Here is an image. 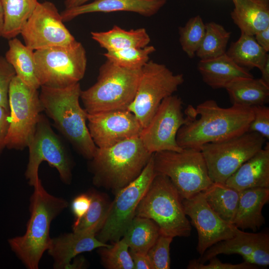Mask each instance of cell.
Wrapping results in <instances>:
<instances>
[{
	"label": "cell",
	"mask_w": 269,
	"mask_h": 269,
	"mask_svg": "<svg viewBox=\"0 0 269 269\" xmlns=\"http://www.w3.org/2000/svg\"><path fill=\"white\" fill-rule=\"evenodd\" d=\"M184 114L186 121L178 131L177 143L182 148L199 149L206 143L226 140L248 132L254 117L252 107L232 105L225 108L211 99L195 108L189 105Z\"/></svg>",
	"instance_id": "cell-1"
},
{
	"label": "cell",
	"mask_w": 269,
	"mask_h": 269,
	"mask_svg": "<svg viewBox=\"0 0 269 269\" xmlns=\"http://www.w3.org/2000/svg\"><path fill=\"white\" fill-rule=\"evenodd\" d=\"M65 199L49 194L41 182L34 187L30 199V218L24 235L8 240L12 251L29 269H38L40 261L51 240L52 221L67 207Z\"/></svg>",
	"instance_id": "cell-2"
},
{
	"label": "cell",
	"mask_w": 269,
	"mask_h": 269,
	"mask_svg": "<svg viewBox=\"0 0 269 269\" xmlns=\"http://www.w3.org/2000/svg\"><path fill=\"white\" fill-rule=\"evenodd\" d=\"M40 88L39 98L43 111L78 152L91 159L97 147L87 127V113L80 104V83L61 88Z\"/></svg>",
	"instance_id": "cell-3"
},
{
	"label": "cell",
	"mask_w": 269,
	"mask_h": 269,
	"mask_svg": "<svg viewBox=\"0 0 269 269\" xmlns=\"http://www.w3.org/2000/svg\"><path fill=\"white\" fill-rule=\"evenodd\" d=\"M152 155L139 136L109 147H97L91 159L93 183L116 194L139 176Z\"/></svg>",
	"instance_id": "cell-4"
},
{
	"label": "cell",
	"mask_w": 269,
	"mask_h": 269,
	"mask_svg": "<svg viewBox=\"0 0 269 269\" xmlns=\"http://www.w3.org/2000/svg\"><path fill=\"white\" fill-rule=\"evenodd\" d=\"M141 69H131L106 61L100 66L96 82L82 91L80 99L88 114L128 110L133 101Z\"/></svg>",
	"instance_id": "cell-5"
},
{
	"label": "cell",
	"mask_w": 269,
	"mask_h": 269,
	"mask_svg": "<svg viewBox=\"0 0 269 269\" xmlns=\"http://www.w3.org/2000/svg\"><path fill=\"white\" fill-rule=\"evenodd\" d=\"M135 216L152 220L158 226L160 234L187 237L191 225L184 212L182 199L166 176L156 174L139 202Z\"/></svg>",
	"instance_id": "cell-6"
},
{
	"label": "cell",
	"mask_w": 269,
	"mask_h": 269,
	"mask_svg": "<svg viewBox=\"0 0 269 269\" xmlns=\"http://www.w3.org/2000/svg\"><path fill=\"white\" fill-rule=\"evenodd\" d=\"M152 158L156 173L167 176L182 200L203 192L213 183L199 149L161 151L153 153Z\"/></svg>",
	"instance_id": "cell-7"
},
{
	"label": "cell",
	"mask_w": 269,
	"mask_h": 269,
	"mask_svg": "<svg viewBox=\"0 0 269 269\" xmlns=\"http://www.w3.org/2000/svg\"><path fill=\"white\" fill-rule=\"evenodd\" d=\"M36 73L41 86L64 88L78 83L85 74L87 59L81 43L34 51Z\"/></svg>",
	"instance_id": "cell-8"
},
{
	"label": "cell",
	"mask_w": 269,
	"mask_h": 269,
	"mask_svg": "<svg viewBox=\"0 0 269 269\" xmlns=\"http://www.w3.org/2000/svg\"><path fill=\"white\" fill-rule=\"evenodd\" d=\"M266 140L258 133L248 131L226 140L201 146L200 149L211 180L225 183L243 163L264 147Z\"/></svg>",
	"instance_id": "cell-9"
},
{
	"label": "cell",
	"mask_w": 269,
	"mask_h": 269,
	"mask_svg": "<svg viewBox=\"0 0 269 269\" xmlns=\"http://www.w3.org/2000/svg\"><path fill=\"white\" fill-rule=\"evenodd\" d=\"M184 81L182 74H175L166 65L149 60L141 69L134 98L128 110L143 129L162 101L177 91Z\"/></svg>",
	"instance_id": "cell-10"
},
{
	"label": "cell",
	"mask_w": 269,
	"mask_h": 269,
	"mask_svg": "<svg viewBox=\"0 0 269 269\" xmlns=\"http://www.w3.org/2000/svg\"><path fill=\"white\" fill-rule=\"evenodd\" d=\"M9 126L5 147L22 150L32 138L43 108L38 89L32 88L15 76L9 93Z\"/></svg>",
	"instance_id": "cell-11"
},
{
	"label": "cell",
	"mask_w": 269,
	"mask_h": 269,
	"mask_svg": "<svg viewBox=\"0 0 269 269\" xmlns=\"http://www.w3.org/2000/svg\"><path fill=\"white\" fill-rule=\"evenodd\" d=\"M156 174L152 155L139 176L115 194L114 200L111 202L106 221L96 235L100 241L104 243H113L123 237L135 217L139 202Z\"/></svg>",
	"instance_id": "cell-12"
},
{
	"label": "cell",
	"mask_w": 269,
	"mask_h": 269,
	"mask_svg": "<svg viewBox=\"0 0 269 269\" xmlns=\"http://www.w3.org/2000/svg\"><path fill=\"white\" fill-rule=\"evenodd\" d=\"M27 147L29 157L25 175L30 185L34 187L41 182L38 169L43 161L57 169L63 182L71 183L72 167L69 155L48 119L42 114Z\"/></svg>",
	"instance_id": "cell-13"
},
{
	"label": "cell",
	"mask_w": 269,
	"mask_h": 269,
	"mask_svg": "<svg viewBox=\"0 0 269 269\" xmlns=\"http://www.w3.org/2000/svg\"><path fill=\"white\" fill-rule=\"evenodd\" d=\"M24 44L34 51L56 46H68L77 41L64 24L55 5L38 2L20 33Z\"/></svg>",
	"instance_id": "cell-14"
},
{
	"label": "cell",
	"mask_w": 269,
	"mask_h": 269,
	"mask_svg": "<svg viewBox=\"0 0 269 269\" xmlns=\"http://www.w3.org/2000/svg\"><path fill=\"white\" fill-rule=\"evenodd\" d=\"M180 97L172 95L164 99L155 114L142 129L139 137L150 153L182 150L176 141L179 129L186 123Z\"/></svg>",
	"instance_id": "cell-15"
},
{
	"label": "cell",
	"mask_w": 269,
	"mask_h": 269,
	"mask_svg": "<svg viewBox=\"0 0 269 269\" xmlns=\"http://www.w3.org/2000/svg\"><path fill=\"white\" fill-rule=\"evenodd\" d=\"M184 212L198 233L197 251L201 256L209 248L233 237L236 227L221 218L208 205L202 192L182 200Z\"/></svg>",
	"instance_id": "cell-16"
},
{
	"label": "cell",
	"mask_w": 269,
	"mask_h": 269,
	"mask_svg": "<svg viewBox=\"0 0 269 269\" xmlns=\"http://www.w3.org/2000/svg\"><path fill=\"white\" fill-rule=\"evenodd\" d=\"M87 127L98 148H106L124 140L139 136L142 127L128 110L87 114Z\"/></svg>",
	"instance_id": "cell-17"
},
{
	"label": "cell",
	"mask_w": 269,
	"mask_h": 269,
	"mask_svg": "<svg viewBox=\"0 0 269 269\" xmlns=\"http://www.w3.org/2000/svg\"><path fill=\"white\" fill-rule=\"evenodd\" d=\"M235 235L208 249L197 260L204 264L221 254L241 256L245 262L258 267L269 265V235L267 233L245 232L237 228Z\"/></svg>",
	"instance_id": "cell-18"
},
{
	"label": "cell",
	"mask_w": 269,
	"mask_h": 269,
	"mask_svg": "<svg viewBox=\"0 0 269 269\" xmlns=\"http://www.w3.org/2000/svg\"><path fill=\"white\" fill-rule=\"evenodd\" d=\"M96 235L90 231H73L51 238L47 251L53 260V268L68 269L72 260L81 253L111 246L100 241Z\"/></svg>",
	"instance_id": "cell-19"
},
{
	"label": "cell",
	"mask_w": 269,
	"mask_h": 269,
	"mask_svg": "<svg viewBox=\"0 0 269 269\" xmlns=\"http://www.w3.org/2000/svg\"><path fill=\"white\" fill-rule=\"evenodd\" d=\"M167 0H94L93 2L65 8L60 14L64 22L92 12L130 11L149 17L155 14Z\"/></svg>",
	"instance_id": "cell-20"
},
{
	"label": "cell",
	"mask_w": 269,
	"mask_h": 269,
	"mask_svg": "<svg viewBox=\"0 0 269 269\" xmlns=\"http://www.w3.org/2000/svg\"><path fill=\"white\" fill-rule=\"evenodd\" d=\"M238 191L252 188H269V143L243 163L226 181Z\"/></svg>",
	"instance_id": "cell-21"
},
{
	"label": "cell",
	"mask_w": 269,
	"mask_h": 269,
	"mask_svg": "<svg viewBox=\"0 0 269 269\" xmlns=\"http://www.w3.org/2000/svg\"><path fill=\"white\" fill-rule=\"evenodd\" d=\"M269 201V188H252L240 191L233 225L242 230L256 231L265 223L262 209Z\"/></svg>",
	"instance_id": "cell-22"
},
{
	"label": "cell",
	"mask_w": 269,
	"mask_h": 269,
	"mask_svg": "<svg viewBox=\"0 0 269 269\" xmlns=\"http://www.w3.org/2000/svg\"><path fill=\"white\" fill-rule=\"evenodd\" d=\"M197 68L203 82L214 89L225 88L238 79L254 77L249 70L237 65L226 53L200 60Z\"/></svg>",
	"instance_id": "cell-23"
},
{
	"label": "cell",
	"mask_w": 269,
	"mask_h": 269,
	"mask_svg": "<svg viewBox=\"0 0 269 269\" xmlns=\"http://www.w3.org/2000/svg\"><path fill=\"white\" fill-rule=\"evenodd\" d=\"M231 16L241 33L254 35L269 27V0H232Z\"/></svg>",
	"instance_id": "cell-24"
},
{
	"label": "cell",
	"mask_w": 269,
	"mask_h": 269,
	"mask_svg": "<svg viewBox=\"0 0 269 269\" xmlns=\"http://www.w3.org/2000/svg\"><path fill=\"white\" fill-rule=\"evenodd\" d=\"M92 38L107 51L132 47L142 48L148 45L150 38L144 28L126 30L114 25L106 31H93Z\"/></svg>",
	"instance_id": "cell-25"
},
{
	"label": "cell",
	"mask_w": 269,
	"mask_h": 269,
	"mask_svg": "<svg viewBox=\"0 0 269 269\" xmlns=\"http://www.w3.org/2000/svg\"><path fill=\"white\" fill-rule=\"evenodd\" d=\"M232 105L252 107L265 105L269 100V86L261 78H240L225 88Z\"/></svg>",
	"instance_id": "cell-26"
},
{
	"label": "cell",
	"mask_w": 269,
	"mask_h": 269,
	"mask_svg": "<svg viewBox=\"0 0 269 269\" xmlns=\"http://www.w3.org/2000/svg\"><path fill=\"white\" fill-rule=\"evenodd\" d=\"M8 44L4 57L13 68L16 76L28 86L38 90L40 85L36 76L34 51L16 37L9 39Z\"/></svg>",
	"instance_id": "cell-27"
},
{
	"label": "cell",
	"mask_w": 269,
	"mask_h": 269,
	"mask_svg": "<svg viewBox=\"0 0 269 269\" xmlns=\"http://www.w3.org/2000/svg\"><path fill=\"white\" fill-rule=\"evenodd\" d=\"M202 193L210 208L223 220L233 224L240 191L225 183L213 182Z\"/></svg>",
	"instance_id": "cell-28"
},
{
	"label": "cell",
	"mask_w": 269,
	"mask_h": 269,
	"mask_svg": "<svg viewBox=\"0 0 269 269\" xmlns=\"http://www.w3.org/2000/svg\"><path fill=\"white\" fill-rule=\"evenodd\" d=\"M226 54L237 65L248 70H260L269 59L268 52L257 43L254 35L244 33L231 44Z\"/></svg>",
	"instance_id": "cell-29"
},
{
	"label": "cell",
	"mask_w": 269,
	"mask_h": 269,
	"mask_svg": "<svg viewBox=\"0 0 269 269\" xmlns=\"http://www.w3.org/2000/svg\"><path fill=\"white\" fill-rule=\"evenodd\" d=\"M160 234L158 226L152 220L135 216L122 238L130 252L147 254Z\"/></svg>",
	"instance_id": "cell-30"
},
{
	"label": "cell",
	"mask_w": 269,
	"mask_h": 269,
	"mask_svg": "<svg viewBox=\"0 0 269 269\" xmlns=\"http://www.w3.org/2000/svg\"><path fill=\"white\" fill-rule=\"evenodd\" d=\"M4 15L1 36L10 39L19 34L33 11L37 0H0Z\"/></svg>",
	"instance_id": "cell-31"
},
{
	"label": "cell",
	"mask_w": 269,
	"mask_h": 269,
	"mask_svg": "<svg viewBox=\"0 0 269 269\" xmlns=\"http://www.w3.org/2000/svg\"><path fill=\"white\" fill-rule=\"evenodd\" d=\"M231 32L211 21L205 24V34L196 55L200 60L214 58L226 53Z\"/></svg>",
	"instance_id": "cell-32"
},
{
	"label": "cell",
	"mask_w": 269,
	"mask_h": 269,
	"mask_svg": "<svg viewBox=\"0 0 269 269\" xmlns=\"http://www.w3.org/2000/svg\"><path fill=\"white\" fill-rule=\"evenodd\" d=\"M91 198L89 208L73 231H90L97 234L103 227L111 203L106 195L96 191L89 193Z\"/></svg>",
	"instance_id": "cell-33"
},
{
	"label": "cell",
	"mask_w": 269,
	"mask_h": 269,
	"mask_svg": "<svg viewBox=\"0 0 269 269\" xmlns=\"http://www.w3.org/2000/svg\"><path fill=\"white\" fill-rule=\"evenodd\" d=\"M155 51L152 45L107 51L104 56L113 64L126 68L140 69L148 62L149 55Z\"/></svg>",
	"instance_id": "cell-34"
},
{
	"label": "cell",
	"mask_w": 269,
	"mask_h": 269,
	"mask_svg": "<svg viewBox=\"0 0 269 269\" xmlns=\"http://www.w3.org/2000/svg\"><path fill=\"white\" fill-rule=\"evenodd\" d=\"M205 31V24L199 15L190 18L184 26L179 27L180 44L183 51L190 58L196 55Z\"/></svg>",
	"instance_id": "cell-35"
},
{
	"label": "cell",
	"mask_w": 269,
	"mask_h": 269,
	"mask_svg": "<svg viewBox=\"0 0 269 269\" xmlns=\"http://www.w3.org/2000/svg\"><path fill=\"white\" fill-rule=\"evenodd\" d=\"M109 247L100 248V255L103 266L108 269H134L129 246L122 238Z\"/></svg>",
	"instance_id": "cell-36"
},
{
	"label": "cell",
	"mask_w": 269,
	"mask_h": 269,
	"mask_svg": "<svg viewBox=\"0 0 269 269\" xmlns=\"http://www.w3.org/2000/svg\"><path fill=\"white\" fill-rule=\"evenodd\" d=\"M173 238L160 234L147 255L153 269H169L170 267V246Z\"/></svg>",
	"instance_id": "cell-37"
},
{
	"label": "cell",
	"mask_w": 269,
	"mask_h": 269,
	"mask_svg": "<svg viewBox=\"0 0 269 269\" xmlns=\"http://www.w3.org/2000/svg\"><path fill=\"white\" fill-rule=\"evenodd\" d=\"M15 76L12 66L4 57L0 55V106L8 111L9 90L12 80Z\"/></svg>",
	"instance_id": "cell-38"
},
{
	"label": "cell",
	"mask_w": 269,
	"mask_h": 269,
	"mask_svg": "<svg viewBox=\"0 0 269 269\" xmlns=\"http://www.w3.org/2000/svg\"><path fill=\"white\" fill-rule=\"evenodd\" d=\"M254 117L248 131L258 133L266 139H269V108L265 105L252 107Z\"/></svg>",
	"instance_id": "cell-39"
},
{
	"label": "cell",
	"mask_w": 269,
	"mask_h": 269,
	"mask_svg": "<svg viewBox=\"0 0 269 269\" xmlns=\"http://www.w3.org/2000/svg\"><path fill=\"white\" fill-rule=\"evenodd\" d=\"M207 265L199 263L196 259L189 262L187 267L188 269H256L259 267L244 262L240 264H232L231 263H223L216 257L210 259Z\"/></svg>",
	"instance_id": "cell-40"
},
{
	"label": "cell",
	"mask_w": 269,
	"mask_h": 269,
	"mask_svg": "<svg viewBox=\"0 0 269 269\" xmlns=\"http://www.w3.org/2000/svg\"><path fill=\"white\" fill-rule=\"evenodd\" d=\"M91 201L89 193H83L75 197L72 201L71 208L75 217L72 228L78 225L87 212Z\"/></svg>",
	"instance_id": "cell-41"
},
{
	"label": "cell",
	"mask_w": 269,
	"mask_h": 269,
	"mask_svg": "<svg viewBox=\"0 0 269 269\" xmlns=\"http://www.w3.org/2000/svg\"><path fill=\"white\" fill-rule=\"evenodd\" d=\"M9 126V111L0 106V153L5 147L4 142Z\"/></svg>",
	"instance_id": "cell-42"
},
{
	"label": "cell",
	"mask_w": 269,
	"mask_h": 269,
	"mask_svg": "<svg viewBox=\"0 0 269 269\" xmlns=\"http://www.w3.org/2000/svg\"><path fill=\"white\" fill-rule=\"evenodd\" d=\"M130 253L134 262V269H153L147 254L130 251Z\"/></svg>",
	"instance_id": "cell-43"
},
{
	"label": "cell",
	"mask_w": 269,
	"mask_h": 269,
	"mask_svg": "<svg viewBox=\"0 0 269 269\" xmlns=\"http://www.w3.org/2000/svg\"><path fill=\"white\" fill-rule=\"evenodd\" d=\"M254 36L257 43L268 52L269 51V27L258 32Z\"/></svg>",
	"instance_id": "cell-44"
},
{
	"label": "cell",
	"mask_w": 269,
	"mask_h": 269,
	"mask_svg": "<svg viewBox=\"0 0 269 269\" xmlns=\"http://www.w3.org/2000/svg\"><path fill=\"white\" fill-rule=\"evenodd\" d=\"M262 73V80L269 86V59H268L262 68L260 69Z\"/></svg>",
	"instance_id": "cell-45"
},
{
	"label": "cell",
	"mask_w": 269,
	"mask_h": 269,
	"mask_svg": "<svg viewBox=\"0 0 269 269\" xmlns=\"http://www.w3.org/2000/svg\"><path fill=\"white\" fill-rule=\"evenodd\" d=\"M90 0H66L64 4L66 8H70L87 3Z\"/></svg>",
	"instance_id": "cell-46"
},
{
	"label": "cell",
	"mask_w": 269,
	"mask_h": 269,
	"mask_svg": "<svg viewBox=\"0 0 269 269\" xmlns=\"http://www.w3.org/2000/svg\"><path fill=\"white\" fill-rule=\"evenodd\" d=\"M83 264L84 261L83 259L75 260L73 263H70L68 269H80L83 267Z\"/></svg>",
	"instance_id": "cell-47"
},
{
	"label": "cell",
	"mask_w": 269,
	"mask_h": 269,
	"mask_svg": "<svg viewBox=\"0 0 269 269\" xmlns=\"http://www.w3.org/2000/svg\"><path fill=\"white\" fill-rule=\"evenodd\" d=\"M4 24V15L2 4L0 0V37L1 36Z\"/></svg>",
	"instance_id": "cell-48"
}]
</instances>
